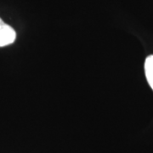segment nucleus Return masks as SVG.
Segmentation results:
<instances>
[{"label":"nucleus","instance_id":"1","mask_svg":"<svg viewBox=\"0 0 153 153\" xmlns=\"http://www.w3.org/2000/svg\"><path fill=\"white\" fill-rule=\"evenodd\" d=\"M16 38V31L0 18V47L13 44Z\"/></svg>","mask_w":153,"mask_h":153},{"label":"nucleus","instance_id":"2","mask_svg":"<svg viewBox=\"0 0 153 153\" xmlns=\"http://www.w3.org/2000/svg\"><path fill=\"white\" fill-rule=\"evenodd\" d=\"M145 72L147 82L153 90V55L148 56L145 62Z\"/></svg>","mask_w":153,"mask_h":153}]
</instances>
